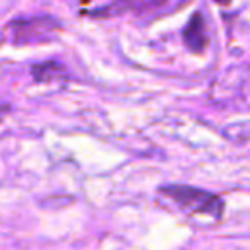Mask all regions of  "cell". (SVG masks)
I'll return each mask as SVG.
<instances>
[{"label": "cell", "instance_id": "cell-1", "mask_svg": "<svg viewBox=\"0 0 250 250\" xmlns=\"http://www.w3.org/2000/svg\"><path fill=\"white\" fill-rule=\"evenodd\" d=\"M160 193L170 197L178 207L186 209L188 213L207 215L213 219H219L223 215V201L211 191L189 188V186H164Z\"/></svg>", "mask_w": 250, "mask_h": 250}, {"label": "cell", "instance_id": "cell-2", "mask_svg": "<svg viewBox=\"0 0 250 250\" xmlns=\"http://www.w3.org/2000/svg\"><path fill=\"white\" fill-rule=\"evenodd\" d=\"M12 27V41L16 45L25 43H39L49 41L57 35L59 23L49 16H37V18H21L10 23Z\"/></svg>", "mask_w": 250, "mask_h": 250}, {"label": "cell", "instance_id": "cell-3", "mask_svg": "<svg viewBox=\"0 0 250 250\" xmlns=\"http://www.w3.org/2000/svg\"><path fill=\"white\" fill-rule=\"evenodd\" d=\"M184 41L191 51H201L207 45V33H205V21L201 14H195L184 31Z\"/></svg>", "mask_w": 250, "mask_h": 250}, {"label": "cell", "instance_id": "cell-4", "mask_svg": "<svg viewBox=\"0 0 250 250\" xmlns=\"http://www.w3.org/2000/svg\"><path fill=\"white\" fill-rule=\"evenodd\" d=\"M31 72H33L35 80H39V82L62 80V76L66 74V72H64V66H61V64H59V62H55V61H47V62L35 64Z\"/></svg>", "mask_w": 250, "mask_h": 250}, {"label": "cell", "instance_id": "cell-5", "mask_svg": "<svg viewBox=\"0 0 250 250\" xmlns=\"http://www.w3.org/2000/svg\"><path fill=\"white\" fill-rule=\"evenodd\" d=\"M8 113V105H0V121L4 119V115Z\"/></svg>", "mask_w": 250, "mask_h": 250}]
</instances>
